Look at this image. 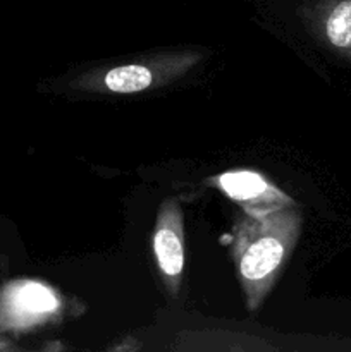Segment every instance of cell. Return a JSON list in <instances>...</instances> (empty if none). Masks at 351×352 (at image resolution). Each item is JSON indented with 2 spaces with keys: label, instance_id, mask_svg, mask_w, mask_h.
<instances>
[{
  "label": "cell",
  "instance_id": "6da1fadb",
  "mask_svg": "<svg viewBox=\"0 0 351 352\" xmlns=\"http://www.w3.org/2000/svg\"><path fill=\"white\" fill-rule=\"evenodd\" d=\"M301 222L296 205L264 217L244 213L237 219L231 254L250 311L260 308L284 270L301 234Z\"/></svg>",
  "mask_w": 351,
  "mask_h": 352
},
{
  "label": "cell",
  "instance_id": "7a4b0ae2",
  "mask_svg": "<svg viewBox=\"0 0 351 352\" xmlns=\"http://www.w3.org/2000/svg\"><path fill=\"white\" fill-rule=\"evenodd\" d=\"M151 243L162 280L171 296H178L184 270V223L178 199H165L160 205Z\"/></svg>",
  "mask_w": 351,
  "mask_h": 352
},
{
  "label": "cell",
  "instance_id": "3957f363",
  "mask_svg": "<svg viewBox=\"0 0 351 352\" xmlns=\"http://www.w3.org/2000/svg\"><path fill=\"white\" fill-rule=\"evenodd\" d=\"M213 184L246 215L264 217L295 206L292 198L253 170H229L212 179Z\"/></svg>",
  "mask_w": 351,
  "mask_h": 352
},
{
  "label": "cell",
  "instance_id": "277c9868",
  "mask_svg": "<svg viewBox=\"0 0 351 352\" xmlns=\"http://www.w3.org/2000/svg\"><path fill=\"white\" fill-rule=\"evenodd\" d=\"M191 65L193 58L189 55H171L165 62L162 58L157 62H129L103 72L98 88L116 95H133L172 79Z\"/></svg>",
  "mask_w": 351,
  "mask_h": 352
},
{
  "label": "cell",
  "instance_id": "5b68a950",
  "mask_svg": "<svg viewBox=\"0 0 351 352\" xmlns=\"http://www.w3.org/2000/svg\"><path fill=\"white\" fill-rule=\"evenodd\" d=\"M298 14L317 40L351 60V0H305Z\"/></svg>",
  "mask_w": 351,
  "mask_h": 352
},
{
  "label": "cell",
  "instance_id": "8992f818",
  "mask_svg": "<svg viewBox=\"0 0 351 352\" xmlns=\"http://www.w3.org/2000/svg\"><path fill=\"white\" fill-rule=\"evenodd\" d=\"M61 309L57 294L40 282H16L2 296L3 320L9 327L36 325Z\"/></svg>",
  "mask_w": 351,
  "mask_h": 352
}]
</instances>
